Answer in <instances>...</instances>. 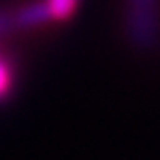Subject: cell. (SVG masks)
Listing matches in <instances>:
<instances>
[{"instance_id": "1", "label": "cell", "mask_w": 160, "mask_h": 160, "mask_svg": "<svg viewBox=\"0 0 160 160\" xmlns=\"http://www.w3.org/2000/svg\"><path fill=\"white\" fill-rule=\"evenodd\" d=\"M126 32L137 49H154L160 41L158 0H128Z\"/></svg>"}, {"instance_id": "2", "label": "cell", "mask_w": 160, "mask_h": 160, "mask_svg": "<svg viewBox=\"0 0 160 160\" xmlns=\"http://www.w3.org/2000/svg\"><path fill=\"white\" fill-rule=\"evenodd\" d=\"M49 11L45 7V2H34V4H28V7H22L19 11L11 17L13 26H24V28H30V26H38L49 22Z\"/></svg>"}, {"instance_id": "3", "label": "cell", "mask_w": 160, "mask_h": 160, "mask_svg": "<svg viewBox=\"0 0 160 160\" xmlns=\"http://www.w3.org/2000/svg\"><path fill=\"white\" fill-rule=\"evenodd\" d=\"M51 19H66L77 7V0H45Z\"/></svg>"}, {"instance_id": "4", "label": "cell", "mask_w": 160, "mask_h": 160, "mask_svg": "<svg viewBox=\"0 0 160 160\" xmlns=\"http://www.w3.org/2000/svg\"><path fill=\"white\" fill-rule=\"evenodd\" d=\"M7 90H9V71H7V66L0 60V96H2Z\"/></svg>"}, {"instance_id": "5", "label": "cell", "mask_w": 160, "mask_h": 160, "mask_svg": "<svg viewBox=\"0 0 160 160\" xmlns=\"http://www.w3.org/2000/svg\"><path fill=\"white\" fill-rule=\"evenodd\" d=\"M9 26H13L11 17H7L4 13H0V34H2L4 30H9Z\"/></svg>"}]
</instances>
